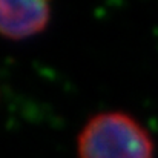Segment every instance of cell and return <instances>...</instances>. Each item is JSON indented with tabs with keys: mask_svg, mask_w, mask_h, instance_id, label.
Returning a JSON list of instances; mask_svg holds the SVG:
<instances>
[{
	"mask_svg": "<svg viewBox=\"0 0 158 158\" xmlns=\"http://www.w3.org/2000/svg\"><path fill=\"white\" fill-rule=\"evenodd\" d=\"M51 3L45 0L0 2V34L9 42H23L42 34L51 23Z\"/></svg>",
	"mask_w": 158,
	"mask_h": 158,
	"instance_id": "2",
	"label": "cell"
},
{
	"mask_svg": "<svg viewBox=\"0 0 158 158\" xmlns=\"http://www.w3.org/2000/svg\"><path fill=\"white\" fill-rule=\"evenodd\" d=\"M78 158H155V141L144 124L124 110L91 115L77 134Z\"/></svg>",
	"mask_w": 158,
	"mask_h": 158,
	"instance_id": "1",
	"label": "cell"
}]
</instances>
